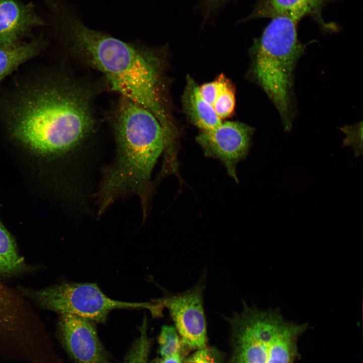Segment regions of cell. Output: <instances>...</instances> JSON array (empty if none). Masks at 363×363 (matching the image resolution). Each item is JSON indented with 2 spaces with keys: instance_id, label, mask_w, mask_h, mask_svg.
I'll use <instances>...</instances> for the list:
<instances>
[{
  "instance_id": "cell-1",
  "label": "cell",
  "mask_w": 363,
  "mask_h": 363,
  "mask_svg": "<svg viewBox=\"0 0 363 363\" xmlns=\"http://www.w3.org/2000/svg\"><path fill=\"white\" fill-rule=\"evenodd\" d=\"M90 91L64 73L43 71L0 97V118L34 151L57 155L78 147L94 127Z\"/></svg>"
},
{
  "instance_id": "cell-2",
  "label": "cell",
  "mask_w": 363,
  "mask_h": 363,
  "mask_svg": "<svg viewBox=\"0 0 363 363\" xmlns=\"http://www.w3.org/2000/svg\"><path fill=\"white\" fill-rule=\"evenodd\" d=\"M49 11L55 31L72 53L103 74L121 97L151 111L167 135L176 133L162 103L161 64L152 51L89 28L71 7L60 1Z\"/></svg>"
},
{
  "instance_id": "cell-3",
  "label": "cell",
  "mask_w": 363,
  "mask_h": 363,
  "mask_svg": "<svg viewBox=\"0 0 363 363\" xmlns=\"http://www.w3.org/2000/svg\"><path fill=\"white\" fill-rule=\"evenodd\" d=\"M113 127L116 158L105 174L99 192L98 214L127 194H135L140 198L145 213L151 175L164 149L165 132L151 111L123 97L117 105Z\"/></svg>"
},
{
  "instance_id": "cell-4",
  "label": "cell",
  "mask_w": 363,
  "mask_h": 363,
  "mask_svg": "<svg viewBox=\"0 0 363 363\" xmlns=\"http://www.w3.org/2000/svg\"><path fill=\"white\" fill-rule=\"evenodd\" d=\"M296 23L286 16L272 18L252 47L254 78L275 106L286 132L296 114L294 71L305 50Z\"/></svg>"
},
{
  "instance_id": "cell-5",
  "label": "cell",
  "mask_w": 363,
  "mask_h": 363,
  "mask_svg": "<svg viewBox=\"0 0 363 363\" xmlns=\"http://www.w3.org/2000/svg\"><path fill=\"white\" fill-rule=\"evenodd\" d=\"M230 330L229 363H295L297 342L307 323L286 320L279 308L260 309L243 302V309L227 318Z\"/></svg>"
},
{
  "instance_id": "cell-6",
  "label": "cell",
  "mask_w": 363,
  "mask_h": 363,
  "mask_svg": "<svg viewBox=\"0 0 363 363\" xmlns=\"http://www.w3.org/2000/svg\"><path fill=\"white\" fill-rule=\"evenodd\" d=\"M32 295L40 306L60 315L76 316L98 323H105L114 309H146L151 313L154 310L152 302L112 299L92 283H63L36 290Z\"/></svg>"
},
{
  "instance_id": "cell-7",
  "label": "cell",
  "mask_w": 363,
  "mask_h": 363,
  "mask_svg": "<svg viewBox=\"0 0 363 363\" xmlns=\"http://www.w3.org/2000/svg\"><path fill=\"white\" fill-rule=\"evenodd\" d=\"M205 277L181 293L154 300L162 310L166 308L174 324L185 352L207 345L206 320L203 306Z\"/></svg>"
},
{
  "instance_id": "cell-8",
  "label": "cell",
  "mask_w": 363,
  "mask_h": 363,
  "mask_svg": "<svg viewBox=\"0 0 363 363\" xmlns=\"http://www.w3.org/2000/svg\"><path fill=\"white\" fill-rule=\"evenodd\" d=\"M254 129L239 122H225L216 128L203 131L196 137L205 155L219 159L228 174L237 182L236 166L246 157Z\"/></svg>"
},
{
  "instance_id": "cell-9",
  "label": "cell",
  "mask_w": 363,
  "mask_h": 363,
  "mask_svg": "<svg viewBox=\"0 0 363 363\" xmlns=\"http://www.w3.org/2000/svg\"><path fill=\"white\" fill-rule=\"evenodd\" d=\"M93 323L76 316L60 315L57 326L60 343L75 363H112Z\"/></svg>"
},
{
  "instance_id": "cell-10",
  "label": "cell",
  "mask_w": 363,
  "mask_h": 363,
  "mask_svg": "<svg viewBox=\"0 0 363 363\" xmlns=\"http://www.w3.org/2000/svg\"><path fill=\"white\" fill-rule=\"evenodd\" d=\"M44 24L33 4L0 0V47L17 46L33 28Z\"/></svg>"
},
{
  "instance_id": "cell-11",
  "label": "cell",
  "mask_w": 363,
  "mask_h": 363,
  "mask_svg": "<svg viewBox=\"0 0 363 363\" xmlns=\"http://www.w3.org/2000/svg\"><path fill=\"white\" fill-rule=\"evenodd\" d=\"M328 0H259L243 21L257 18L286 16L297 22L302 17L320 13Z\"/></svg>"
},
{
  "instance_id": "cell-12",
  "label": "cell",
  "mask_w": 363,
  "mask_h": 363,
  "mask_svg": "<svg viewBox=\"0 0 363 363\" xmlns=\"http://www.w3.org/2000/svg\"><path fill=\"white\" fill-rule=\"evenodd\" d=\"M182 100L186 113L193 124L203 131L213 129L222 123L213 106L202 97L199 87L189 76Z\"/></svg>"
},
{
  "instance_id": "cell-13",
  "label": "cell",
  "mask_w": 363,
  "mask_h": 363,
  "mask_svg": "<svg viewBox=\"0 0 363 363\" xmlns=\"http://www.w3.org/2000/svg\"><path fill=\"white\" fill-rule=\"evenodd\" d=\"M44 45L43 40L36 38L13 48L0 47V82L21 65L36 56Z\"/></svg>"
},
{
  "instance_id": "cell-14",
  "label": "cell",
  "mask_w": 363,
  "mask_h": 363,
  "mask_svg": "<svg viewBox=\"0 0 363 363\" xmlns=\"http://www.w3.org/2000/svg\"><path fill=\"white\" fill-rule=\"evenodd\" d=\"M24 266L12 236L0 221V274L8 275L20 272Z\"/></svg>"
},
{
  "instance_id": "cell-15",
  "label": "cell",
  "mask_w": 363,
  "mask_h": 363,
  "mask_svg": "<svg viewBox=\"0 0 363 363\" xmlns=\"http://www.w3.org/2000/svg\"><path fill=\"white\" fill-rule=\"evenodd\" d=\"M148 322L146 316L139 327V336L131 344L123 363H149L152 341L148 335Z\"/></svg>"
},
{
  "instance_id": "cell-16",
  "label": "cell",
  "mask_w": 363,
  "mask_h": 363,
  "mask_svg": "<svg viewBox=\"0 0 363 363\" xmlns=\"http://www.w3.org/2000/svg\"><path fill=\"white\" fill-rule=\"evenodd\" d=\"M219 90L213 104L217 116L221 119L229 116L235 106V97L233 89L229 81L223 74L219 76Z\"/></svg>"
},
{
  "instance_id": "cell-17",
  "label": "cell",
  "mask_w": 363,
  "mask_h": 363,
  "mask_svg": "<svg viewBox=\"0 0 363 363\" xmlns=\"http://www.w3.org/2000/svg\"><path fill=\"white\" fill-rule=\"evenodd\" d=\"M158 342L160 356H169L184 351L179 335L173 326H162L158 337Z\"/></svg>"
},
{
  "instance_id": "cell-18",
  "label": "cell",
  "mask_w": 363,
  "mask_h": 363,
  "mask_svg": "<svg viewBox=\"0 0 363 363\" xmlns=\"http://www.w3.org/2000/svg\"><path fill=\"white\" fill-rule=\"evenodd\" d=\"M19 297L0 281V325L9 321L16 313Z\"/></svg>"
},
{
  "instance_id": "cell-19",
  "label": "cell",
  "mask_w": 363,
  "mask_h": 363,
  "mask_svg": "<svg viewBox=\"0 0 363 363\" xmlns=\"http://www.w3.org/2000/svg\"><path fill=\"white\" fill-rule=\"evenodd\" d=\"M183 363H224V359L221 351L207 345L187 355Z\"/></svg>"
},
{
  "instance_id": "cell-20",
  "label": "cell",
  "mask_w": 363,
  "mask_h": 363,
  "mask_svg": "<svg viewBox=\"0 0 363 363\" xmlns=\"http://www.w3.org/2000/svg\"><path fill=\"white\" fill-rule=\"evenodd\" d=\"M197 7L202 17L206 22L212 20L221 9L230 0H197Z\"/></svg>"
},
{
  "instance_id": "cell-21",
  "label": "cell",
  "mask_w": 363,
  "mask_h": 363,
  "mask_svg": "<svg viewBox=\"0 0 363 363\" xmlns=\"http://www.w3.org/2000/svg\"><path fill=\"white\" fill-rule=\"evenodd\" d=\"M358 128V126L356 129H354V127H349V128L347 127L343 130L347 135L346 138L343 141L344 145H351L354 149V153L356 154V156H359L362 154L361 142L359 141V139H361V138L359 137Z\"/></svg>"
},
{
  "instance_id": "cell-22",
  "label": "cell",
  "mask_w": 363,
  "mask_h": 363,
  "mask_svg": "<svg viewBox=\"0 0 363 363\" xmlns=\"http://www.w3.org/2000/svg\"><path fill=\"white\" fill-rule=\"evenodd\" d=\"M220 85L219 78L217 80L205 83L199 87V90L202 97L212 106L216 98Z\"/></svg>"
},
{
  "instance_id": "cell-23",
  "label": "cell",
  "mask_w": 363,
  "mask_h": 363,
  "mask_svg": "<svg viewBox=\"0 0 363 363\" xmlns=\"http://www.w3.org/2000/svg\"><path fill=\"white\" fill-rule=\"evenodd\" d=\"M187 355L184 351H181L171 355L157 357L150 363H183Z\"/></svg>"
}]
</instances>
